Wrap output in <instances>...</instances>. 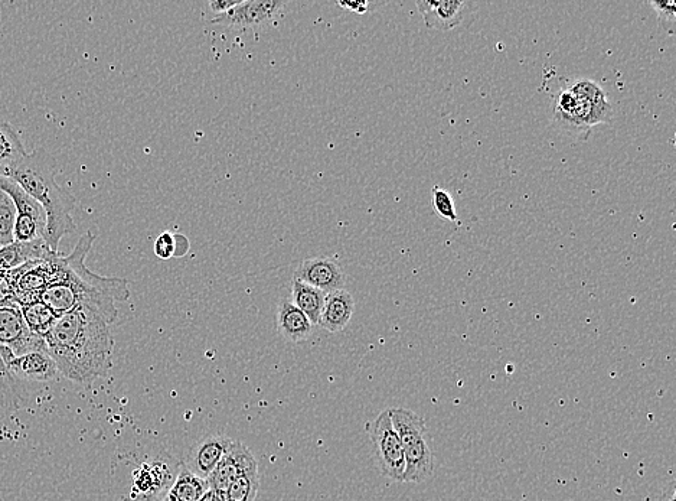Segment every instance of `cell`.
<instances>
[{
  "instance_id": "1",
  "label": "cell",
  "mask_w": 676,
  "mask_h": 501,
  "mask_svg": "<svg viewBox=\"0 0 676 501\" xmlns=\"http://www.w3.org/2000/svg\"><path fill=\"white\" fill-rule=\"evenodd\" d=\"M110 325L106 315L88 305L60 315L44 337L58 373L77 383L106 377L113 367Z\"/></svg>"
},
{
  "instance_id": "2",
  "label": "cell",
  "mask_w": 676,
  "mask_h": 501,
  "mask_svg": "<svg viewBox=\"0 0 676 501\" xmlns=\"http://www.w3.org/2000/svg\"><path fill=\"white\" fill-rule=\"evenodd\" d=\"M94 240L96 236L87 232L80 237L71 255L55 257L54 278L39 292L37 299L57 317L80 305H88L106 315L113 324L119 315L116 301L123 302L130 298L129 282L122 278L96 275L87 268L86 257Z\"/></svg>"
},
{
  "instance_id": "3",
  "label": "cell",
  "mask_w": 676,
  "mask_h": 501,
  "mask_svg": "<svg viewBox=\"0 0 676 501\" xmlns=\"http://www.w3.org/2000/svg\"><path fill=\"white\" fill-rule=\"evenodd\" d=\"M6 178L21 185L44 208L47 217L45 242L51 252L58 253L62 237L74 233L77 226L73 219L75 198L55 181L54 158L45 151H35L8 169Z\"/></svg>"
},
{
  "instance_id": "4",
  "label": "cell",
  "mask_w": 676,
  "mask_h": 501,
  "mask_svg": "<svg viewBox=\"0 0 676 501\" xmlns=\"http://www.w3.org/2000/svg\"><path fill=\"white\" fill-rule=\"evenodd\" d=\"M390 415L403 445L406 461L403 483H424L436 470V458L424 438L426 421L423 416L406 408H391Z\"/></svg>"
},
{
  "instance_id": "5",
  "label": "cell",
  "mask_w": 676,
  "mask_h": 501,
  "mask_svg": "<svg viewBox=\"0 0 676 501\" xmlns=\"http://www.w3.org/2000/svg\"><path fill=\"white\" fill-rule=\"evenodd\" d=\"M612 116L613 107L609 99H584L568 87L560 91L555 102L554 122L558 128L566 130L570 135L580 136L584 141L594 126L610 122Z\"/></svg>"
},
{
  "instance_id": "6",
  "label": "cell",
  "mask_w": 676,
  "mask_h": 501,
  "mask_svg": "<svg viewBox=\"0 0 676 501\" xmlns=\"http://www.w3.org/2000/svg\"><path fill=\"white\" fill-rule=\"evenodd\" d=\"M367 432L375 450V460L382 476L403 483L406 461L403 445L391 421L390 409L381 412L367 425Z\"/></svg>"
},
{
  "instance_id": "7",
  "label": "cell",
  "mask_w": 676,
  "mask_h": 501,
  "mask_svg": "<svg viewBox=\"0 0 676 501\" xmlns=\"http://www.w3.org/2000/svg\"><path fill=\"white\" fill-rule=\"evenodd\" d=\"M0 190L5 191L15 203L16 221L13 230L15 242L31 243L39 239L45 240L47 217L41 204L11 178L0 177Z\"/></svg>"
},
{
  "instance_id": "8",
  "label": "cell",
  "mask_w": 676,
  "mask_h": 501,
  "mask_svg": "<svg viewBox=\"0 0 676 501\" xmlns=\"http://www.w3.org/2000/svg\"><path fill=\"white\" fill-rule=\"evenodd\" d=\"M0 348L11 351L13 357L47 350L44 338L29 330L16 301L0 305Z\"/></svg>"
},
{
  "instance_id": "9",
  "label": "cell",
  "mask_w": 676,
  "mask_h": 501,
  "mask_svg": "<svg viewBox=\"0 0 676 501\" xmlns=\"http://www.w3.org/2000/svg\"><path fill=\"white\" fill-rule=\"evenodd\" d=\"M256 471H259V463L250 448L241 441H233L211 476L207 478L209 489L224 496L225 491L238 477Z\"/></svg>"
},
{
  "instance_id": "10",
  "label": "cell",
  "mask_w": 676,
  "mask_h": 501,
  "mask_svg": "<svg viewBox=\"0 0 676 501\" xmlns=\"http://www.w3.org/2000/svg\"><path fill=\"white\" fill-rule=\"evenodd\" d=\"M286 0H241L230 11L211 19V24L230 26V28H256L271 21Z\"/></svg>"
},
{
  "instance_id": "11",
  "label": "cell",
  "mask_w": 676,
  "mask_h": 501,
  "mask_svg": "<svg viewBox=\"0 0 676 501\" xmlns=\"http://www.w3.org/2000/svg\"><path fill=\"white\" fill-rule=\"evenodd\" d=\"M293 279L313 286L326 295L344 289L346 283L344 269L329 257H312V259L303 260L297 266Z\"/></svg>"
},
{
  "instance_id": "12",
  "label": "cell",
  "mask_w": 676,
  "mask_h": 501,
  "mask_svg": "<svg viewBox=\"0 0 676 501\" xmlns=\"http://www.w3.org/2000/svg\"><path fill=\"white\" fill-rule=\"evenodd\" d=\"M234 439L221 434H209L199 439L191 448L184 463L191 473L199 478L207 480L215 470L225 452L228 451Z\"/></svg>"
},
{
  "instance_id": "13",
  "label": "cell",
  "mask_w": 676,
  "mask_h": 501,
  "mask_svg": "<svg viewBox=\"0 0 676 501\" xmlns=\"http://www.w3.org/2000/svg\"><path fill=\"white\" fill-rule=\"evenodd\" d=\"M179 465L168 463L166 460H156L153 463L143 464L135 473V493L142 496L143 501H156L179 471Z\"/></svg>"
},
{
  "instance_id": "14",
  "label": "cell",
  "mask_w": 676,
  "mask_h": 501,
  "mask_svg": "<svg viewBox=\"0 0 676 501\" xmlns=\"http://www.w3.org/2000/svg\"><path fill=\"white\" fill-rule=\"evenodd\" d=\"M5 367L11 376L28 382H51L58 376L57 364L47 350L32 351L24 356L13 357Z\"/></svg>"
},
{
  "instance_id": "15",
  "label": "cell",
  "mask_w": 676,
  "mask_h": 501,
  "mask_svg": "<svg viewBox=\"0 0 676 501\" xmlns=\"http://www.w3.org/2000/svg\"><path fill=\"white\" fill-rule=\"evenodd\" d=\"M355 311L354 296L345 289L325 296L318 325L329 333H341L351 321Z\"/></svg>"
},
{
  "instance_id": "16",
  "label": "cell",
  "mask_w": 676,
  "mask_h": 501,
  "mask_svg": "<svg viewBox=\"0 0 676 501\" xmlns=\"http://www.w3.org/2000/svg\"><path fill=\"white\" fill-rule=\"evenodd\" d=\"M313 324L309 318L293 304L283 299L277 308V331L289 343H302L312 334Z\"/></svg>"
},
{
  "instance_id": "17",
  "label": "cell",
  "mask_w": 676,
  "mask_h": 501,
  "mask_svg": "<svg viewBox=\"0 0 676 501\" xmlns=\"http://www.w3.org/2000/svg\"><path fill=\"white\" fill-rule=\"evenodd\" d=\"M54 255L58 253L51 252L45 240L39 239L31 243L15 242L0 249V270L11 272L25 263L47 260Z\"/></svg>"
},
{
  "instance_id": "18",
  "label": "cell",
  "mask_w": 676,
  "mask_h": 501,
  "mask_svg": "<svg viewBox=\"0 0 676 501\" xmlns=\"http://www.w3.org/2000/svg\"><path fill=\"white\" fill-rule=\"evenodd\" d=\"M208 481L195 476L184 464L179 465L178 474L156 501H198L207 493Z\"/></svg>"
},
{
  "instance_id": "19",
  "label": "cell",
  "mask_w": 676,
  "mask_h": 501,
  "mask_svg": "<svg viewBox=\"0 0 676 501\" xmlns=\"http://www.w3.org/2000/svg\"><path fill=\"white\" fill-rule=\"evenodd\" d=\"M465 8L466 2L463 0H434L423 19L429 28L443 32L452 31L462 22Z\"/></svg>"
},
{
  "instance_id": "20",
  "label": "cell",
  "mask_w": 676,
  "mask_h": 501,
  "mask_svg": "<svg viewBox=\"0 0 676 501\" xmlns=\"http://www.w3.org/2000/svg\"><path fill=\"white\" fill-rule=\"evenodd\" d=\"M24 143L12 125L0 119V171L8 174V169L26 158Z\"/></svg>"
},
{
  "instance_id": "21",
  "label": "cell",
  "mask_w": 676,
  "mask_h": 501,
  "mask_svg": "<svg viewBox=\"0 0 676 501\" xmlns=\"http://www.w3.org/2000/svg\"><path fill=\"white\" fill-rule=\"evenodd\" d=\"M325 296L326 294L320 292L319 289L293 279L292 302L306 315V317L309 318L313 325H316L319 322L320 312H322L323 302H325Z\"/></svg>"
},
{
  "instance_id": "22",
  "label": "cell",
  "mask_w": 676,
  "mask_h": 501,
  "mask_svg": "<svg viewBox=\"0 0 676 501\" xmlns=\"http://www.w3.org/2000/svg\"><path fill=\"white\" fill-rule=\"evenodd\" d=\"M18 305L21 307L22 315H24L29 330L38 337L44 338L51 330L54 322L57 321V315L47 305L42 304L39 299H31V301L21 302Z\"/></svg>"
},
{
  "instance_id": "23",
  "label": "cell",
  "mask_w": 676,
  "mask_h": 501,
  "mask_svg": "<svg viewBox=\"0 0 676 501\" xmlns=\"http://www.w3.org/2000/svg\"><path fill=\"white\" fill-rule=\"evenodd\" d=\"M259 487V471L244 474L231 483L222 497H224V501H256Z\"/></svg>"
},
{
  "instance_id": "24",
  "label": "cell",
  "mask_w": 676,
  "mask_h": 501,
  "mask_svg": "<svg viewBox=\"0 0 676 501\" xmlns=\"http://www.w3.org/2000/svg\"><path fill=\"white\" fill-rule=\"evenodd\" d=\"M16 207L12 198L5 191L0 190V249L15 243Z\"/></svg>"
},
{
  "instance_id": "25",
  "label": "cell",
  "mask_w": 676,
  "mask_h": 501,
  "mask_svg": "<svg viewBox=\"0 0 676 501\" xmlns=\"http://www.w3.org/2000/svg\"><path fill=\"white\" fill-rule=\"evenodd\" d=\"M431 206L442 219L453 223L457 221L455 201L449 191L443 190L442 187H434L431 191Z\"/></svg>"
},
{
  "instance_id": "26",
  "label": "cell",
  "mask_w": 676,
  "mask_h": 501,
  "mask_svg": "<svg viewBox=\"0 0 676 501\" xmlns=\"http://www.w3.org/2000/svg\"><path fill=\"white\" fill-rule=\"evenodd\" d=\"M651 6L658 12L659 22L665 25L669 34H674V25L676 19L675 0H666V2H651Z\"/></svg>"
},
{
  "instance_id": "27",
  "label": "cell",
  "mask_w": 676,
  "mask_h": 501,
  "mask_svg": "<svg viewBox=\"0 0 676 501\" xmlns=\"http://www.w3.org/2000/svg\"><path fill=\"white\" fill-rule=\"evenodd\" d=\"M155 255L159 259L168 260L175 257V236L171 232H163L155 242Z\"/></svg>"
},
{
  "instance_id": "28",
  "label": "cell",
  "mask_w": 676,
  "mask_h": 501,
  "mask_svg": "<svg viewBox=\"0 0 676 501\" xmlns=\"http://www.w3.org/2000/svg\"><path fill=\"white\" fill-rule=\"evenodd\" d=\"M15 301L11 281H9L8 272L0 270V305L6 302Z\"/></svg>"
},
{
  "instance_id": "29",
  "label": "cell",
  "mask_w": 676,
  "mask_h": 501,
  "mask_svg": "<svg viewBox=\"0 0 676 501\" xmlns=\"http://www.w3.org/2000/svg\"><path fill=\"white\" fill-rule=\"evenodd\" d=\"M240 2L241 0H211L208 5L211 11L217 13L218 16L230 11V9H233Z\"/></svg>"
},
{
  "instance_id": "30",
  "label": "cell",
  "mask_w": 676,
  "mask_h": 501,
  "mask_svg": "<svg viewBox=\"0 0 676 501\" xmlns=\"http://www.w3.org/2000/svg\"><path fill=\"white\" fill-rule=\"evenodd\" d=\"M175 236V257L185 256L189 252L188 237L181 233H173Z\"/></svg>"
},
{
  "instance_id": "31",
  "label": "cell",
  "mask_w": 676,
  "mask_h": 501,
  "mask_svg": "<svg viewBox=\"0 0 676 501\" xmlns=\"http://www.w3.org/2000/svg\"><path fill=\"white\" fill-rule=\"evenodd\" d=\"M338 5L341 6V8L349 9V11L359 13V15H362V13H367L369 8L368 2H339Z\"/></svg>"
},
{
  "instance_id": "32",
  "label": "cell",
  "mask_w": 676,
  "mask_h": 501,
  "mask_svg": "<svg viewBox=\"0 0 676 501\" xmlns=\"http://www.w3.org/2000/svg\"><path fill=\"white\" fill-rule=\"evenodd\" d=\"M662 500H664V501H675V483H674V481H671V483H669L668 486L665 487L664 497H662Z\"/></svg>"
},
{
  "instance_id": "33",
  "label": "cell",
  "mask_w": 676,
  "mask_h": 501,
  "mask_svg": "<svg viewBox=\"0 0 676 501\" xmlns=\"http://www.w3.org/2000/svg\"><path fill=\"white\" fill-rule=\"evenodd\" d=\"M198 501H224V497L215 493L214 490L208 489L207 493H205Z\"/></svg>"
},
{
  "instance_id": "34",
  "label": "cell",
  "mask_w": 676,
  "mask_h": 501,
  "mask_svg": "<svg viewBox=\"0 0 676 501\" xmlns=\"http://www.w3.org/2000/svg\"><path fill=\"white\" fill-rule=\"evenodd\" d=\"M0 177H6L5 172L0 171Z\"/></svg>"
}]
</instances>
